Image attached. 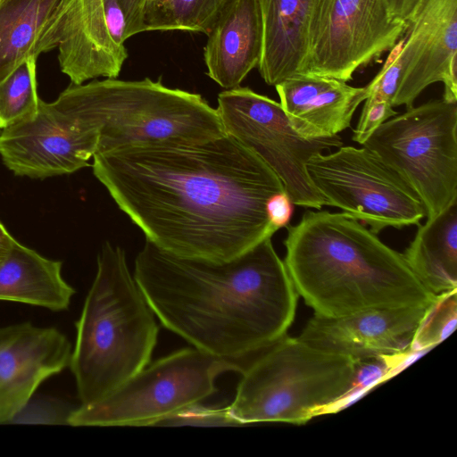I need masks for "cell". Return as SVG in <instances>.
Instances as JSON below:
<instances>
[{
    "instance_id": "27",
    "label": "cell",
    "mask_w": 457,
    "mask_h": 457,
    "mask_svg": "<svg viewBox=\"0 0 457 457\" xmlns=\"http://www.w3.org/2000/svg\"><path fill=\"white\" fill-rule=\"evenodd\" d=\"M397 114L386 100L373 96H368L364 100L359 121L353 130V140L362 145L383 122Z\"/></svg>"
},
{
    "instance_id": "16",
    "label": "cell",
    "mask_w": 457,
    "mask_h": 457,
    "mask_svg": "<svg viewBox=\"0 0 457 457\" xmlns=\"http://www.w3.org/2000/svg\"><path fill=\"white\" fill-rule=\"evenodd\" d=\"M407 24L416 55L399 84L393 107L412 106L436 82L444 84L445 101L457 103V0H418Z\"/></svg>"
},
{
    "instance_id": "22",
    "label": "cell",
    "mask_w": 457,
    "mask_h": 457,
    "mask_svg": "<svg viewBox=\"0 0 457 457\" xmlns=\"http://www.w3.org/2000/svg\"><path fill=\"white\" fill-rule=\"evenodd\" d=\"M61 0H0V81L40 53Z\"/></svg>"
},
{
    "instance_id": "19",
    "label": "cell",
    "mask_w": 457,
    "mask_h": 457,
    "mask_svg": "<svg viewBox=\"0 0 457 457\" xmlns=\"http://www.w3.org/2000/svg\"><path fill=\"white\" fill-rule=\"evenodd\" d=\"M262 26L259 72L270 86L302 75L320 0H257Z\"/></svg>"
},
{
    "instance_id": "21",
    "label": "cell",
    "mask_w": 457,
    "mask_h": 457,
    "mask_svg": "<svg viewBox=\"0 0 457 457\" xmlns=\"http://www.w3.org/2000/svg\"><path fill=\"white\" fill-rule=\"evenodd\" d=\"M403 253L408 266L430 292L457 288V201L436 217L418 225Z\"/></svg>"
},
{
    "instance_id": "10",
    "label": "cell",
    "mask_w": 457,
    "mask_h": 457,
    "mask_svg": "<svg viewBox=\"0 0 457 457\" xmlns=\"http://www.w3.org/2000/svg\"><path fill=\"white\" fill-rule=\"evenodd\" d=\"M327 205L339 208L375 234L386 228L419 225L425 208L410 186L367 147L341 145L318 153L306 164Z\"/></svg>"
},
{
    "instance_id": "24",
    "label": "cell",
    "mask_w": 457,
    "mask_h": 457,
    "mask_svg": "<svg viewBox=\"0 0 457 457\" xmlns=\"http://www.w3.org/2000/svg\"><path fill=\"white\" fill-rule=\"evenodd\" d=\"M37 57H30L0 81V129H5L36 112Z\"/></svg>"
},
{
    "instance_id": "17",
    "label": "cell",
    "mask_w": 457,
    "mask_h": 457,
    "mask_svg": "<svg viewBox=\"0 0 457 457\" xmlns=\"http://www.w3.org/2000/svg\"><path fill=\"white\" fill-rule=\"evenodd\" d=\"M275 87L293 129L306 139L337 136L368 97L366 87L315 75H297Z\"/></svg>"
},
{
    "instance_id": "25",
    "label": "cell",
    "mask_w": 457,
    "mask_h": 457,
    "mask_svg": "<svg viewBox=\"0 0 457 457\" xmlns=\"http://www.w3.org/2000/svg\"><path fill=\"white\" fill-rule=\"evenodd\" d=\"M457 322V288L436 295L421 318L410 346L420 354L444 341Z\"/></svg>"
},
{
    "instance_id": "5",
    "label": "cell",
    "mask_w": 457,
    "mask_h": 457,
    "mask_svg": "<svg viewBox=\"0 0 457 457\" xmlns=\"http://www.w3.org/2000/svg\"><path fill=\"white\" fill-rule=\"evenodd\" d=\"M98 137L97 151L151 145H191L225 133L217 110L199 94L140 80L71 84L51 102Z\"/></svg>"
},
{
    "instance_id": "26",
    "label": "cell",
    "mask_w": 457,
    "mask_h": 457,
    "mask_svg": "<svg viewBox=\"0 0 457 457\" xmlns=\"http://www.w3.org/2000/svg\"><path fill=\"white\" fill-rule=\"evenodd\" d=\"M241 426L228 406L211 408L196 403L158 421L154 426Z\"/></svg>"
},
{
    "instance_id": "15",
    "label": "cell",
    "mask_w": 457,
    "mask_h": 457,
    "mask_svg": "<svg viewBox=\"0 0 457 457\" xmlns=\"http://www.w3.org/2000/svg\"><path fill=\"white\" fill-rule=\"evenodd\" d=\"M71 351L55 328L30 322L0 328V423L18 417L37 387L69 366Z\"/></svg>"
},
{
    "instance_id": "31",
    "label": "cell",
    "mask_w": 457,
    "mask_h": 457,
    "mask_svg": "<svg viewBox=\"0 0 457 457\" xmlns=\"http://www.w3.org/2000/svg\"><path fill=\"white\" fill-rule=\"evenodd\" d=\"M418 0H386L391 17L407 23Z\"/></svg>"
},
{
    "instance_id": "4",
    "label": "cell",
    "mask_w": 457,
    "mask_h": 457,
    "mask_svg": "<svg viewBox=\"0 0 457 457\" xmlns=\"http://www.w3.org/2000/svg\"><path fill=\"white\" fill-rule=\"evenodd\" d=\"M154 316L125 252L105 242L69 364L81 404L102 400L150 362L159 332Z\"/></svg>"
},
{
    "instance_id": "23",
    "label": "cell",
    "mask_w": 457,
    "mask_h": 457,
    "mask_svg": "<svg viewBox=\"0 0 457 457\" xmlns=\"http://www.w3.org/2000/svg\"><path fill=\"white\" fill-rule=\"evenodd\" d=\"M233 0H148L145 31H192L208 34Z\"/></svg>"
},
{
    "instance_id": "11",
    "label": "cell",
    "mask_w": 457,
    "mask_h": 457,
    "mask_svg": "<svg viewBox=\"0 0 457 457\" xmlns=\"http://www.w3.org/2000/svg\"><path fill=\"white\" fill-rule=\"evenodd\" d=\"M408 24L394 20L386 0H320L302 75L345 82L390 51Z\"/></svg>"
},
{
    "instance_id": "18",
    "label": "cell",
    "mask_w": 457,
    "mask_h": 457,
    "mask_svg": "<svg viewBox=\"0 0 457 457\" xmlns=\"http://www.w3.org/2000/svg\"><path fill=\"white\" fill-rule=\"evenodd\" d=\"M204 49L207 75L221 87H238L258 67L262 26L257 0H233L220 14Z\"/></svg>"
},
{
    "instance_id": "13",
    "label": "cell",
    "mask_w": 457,
    "mask_h": 457,
    "mask_svg": "<svg viewBox=\"0 0 457 457\" xmlns=\"http://www.w3.org/2000/svg\"><path fill=\"white\" fill-rule=\"evenodd\" d=\"M428 307L372 308L335 318L314 314L298 337L356 362L399 354L410 351Z\"/></svg>"
},
{
    "instance_id": "30",
    "label": "cell",
    "mask_w": 457,
    "mask_h": 457,
    "mask_svg": "<svg viewBox=\"0 0 457 457\" xmlns=\"http://www.w3.org/2000/svg\"><path fill=\"white\" fill-rule=\"evenodd\" d=\"M293 213V203L286 191L275 194L267 203V214L277 231L288 225Z\"/></svg>"
},
{
    "instance_id": "20",
    "label": "cell",
    "mask_w": 457,
    "mask_h": 457,
    "mask_svg": "<svg viewBox=\"0 0 457 457\" xmlns=\"http://www.w3.org/2000/svg\"><path fill=\"white\" fill-rule=\"evenodd\" d=\"M74 288L62 276V262L47 259L18 241L0 265V301L63 311Z\"/></svg>"
},
{
    "instance_id": "12",
    "label": "cell",
    "mask_w": 457,
    "mask_h": 457,
    "mask_svg": "<svg viewBox=\"0 0 457 457\" xmlns=\"http://www.w3.org/2000/svg\"><path fill=\"white\" fill-rule=\"evenodd\" d=\"M97 144L95 132L40 99L35 112L2 129L0 156L15 175L44 179L89 166Z\"/></svg>"
},
{
    "instance_id": "14",
    "label": "cell",
    "mask_w": 457,
    "mask_h": 457,
    "mask_svg": "<svg viewBox=\"0 0 457 457\" xmlns=\"http://www.w3.org/2000/svg\"><path fill=\"white\" fill-rule=\"evenodd\" d=\"M56 47L61 71L75 85L118 78L128 57L110 37L104 0H61L43 35L40 53Z\"/></svg>"
},
{
    "instance_id": "8",
    "label": "cell",
    "mask_w": 457,
    "mask_h": 457,
    "mask_svg": "<svg viewBox=\"0 0 457 457\" xmlns=\"http://www.w3.org/2000/svg\"><path fill=\"white\" fill-rule=\"evenodd\" d=\"M362 145L410 186L428 220L457 201V103L442 98L408 107Z\"/></svg>"
},
{
    "instance_id": "2",
    "label": "cell",
    "mask_w": 457,
    "mask_h": 457,
    "mask_svg": "<svg viewBox=\"0 0 457 457\" xmlns=\"http://www.w3.org/2000/svg\"><path fill=\"white\" fill-rule=\"evenodd\" d=\"M134 278L164 328L215 356L261 352L286 335L295 315L298 294L271 237L219 262L145 240Z\"/></svg>"
},
{
    "instance_id": "29",
    "label": "cell",
    "mask_w": 457,
    "mask_h": 457,
    "mask_svg": "<svg viewBox=\"0 0 457 457\" xmlns=\"http://www.w3.org/2000/svg\"><path fill=\"white\" fill-rule=\"evenodd\" d=\"M125 20L126 40L145 31L144 12L148 0H117Z\"/></svg>"
},
{
    "instance_id": "1",
    "label": "cell",
    "mask_w": 457,
    "mask_h": 457,
    "mask_svg": "<svg viewBox=\"0 0 457 457\" xmlns=\"http://www.w3.org/2000/svg\"><path fill=\"white\" fill-rule=\"evenodd\" d=\"M92 167L146 240L171 254L227 262L277 232L267 203L284 186L228 134L198 144L98 153Z\"/></svg>"
},
{
    "instance_id": "28",
    "label": "cell",
    "mask_w": 457,
    "mask_h": 457,
    "mask_svg": "<svg viewBox=\"0 0 457 457\" xmlns=\"http://www.w3.org/2000/svg\"><path fill=\"white\" fill-rule=\"evenodd\" d=\"M104 16L108 33L113 44L120 50L125 47V20L117 0H104Z\"/></svg>"
},
{
    "instance_id": "7",
    "label": "cell",
    "mask_w": 457,
    "mask_h": 457,
    "mask_svg": "<svg viewBox=\"0 0 457 457\" xmlns=\"http://www.w3.org/2000/svg\"><path fill=\"white\" fill-rule=\"evenodd\" d=\"M257 353L227 358L195 347L182 348L149 362L102 400L80 404L66 421L72 426H154L212 395L219 375L241 374Z\"/></svg>"
},
{
    "instance_id": "32",
    "label": "cell",
    "mask_w": 457,
    "mask_h": 457,
    "mask_svg": "<svg viewBox=\"0 0 457 457\" xmlns=\"http://www.w3.org/2000/svg\"><path fill=\"white\" fill-rule=\"evenodd\" d=\"M16 241L0 221V265L9 256Z\"/></svg>"
},
{
    "instance_id": "9",
    "label": "cell",
    "mask_w": 457,
    "mask_h": 457,
    "mask_svg": "<svg viewBox=\"0 0 457 457\" xmlns=\"http://www.w3.org/2000/svg\"><path fill=\"white\" fill-rule=\"evenodd\" d=\"M216 110L225 133L253 152L275 172L293 204L316 210L327 205L306 164L314 154L344 145L340 137H302L279 103L249 87L238 86L220 92Z\"/></svg>"
},
{
    "instance_id": "3",
    "label": "cell",
    "mask_w": 457,
    "mask_h": 457,
    "mask_svg": "<svg viewBox=\"0 0 457 457\" xmlns=\"http://www.w3.org/2000/svg\"><path fill=\"white\" fill-rule=\"evenodd\" d=\"M284 263L315 315L335 318L382 307L428 306L436 295L403 253L345 212L307 211L287 226Z\"/></svg>"
},
{
    "instance_id": "6",
    "label": "cell",
    "mask_w": 457,
    "mask_h": 457,
    "mask_svg": "<svg viewBox=\"0 0 457 457\" xmlns=\"http://www.w3.org/2000/svg\"><path fill=\"white\" fill-rule=\"evenodd\" d=\"M356 372L355 361L285 335L251 360L228 409L240 425H302L344 407Z\"/></svg>"
}]
</instances>
